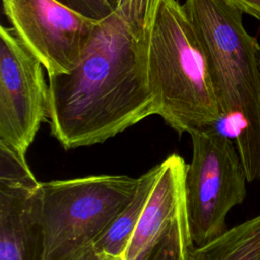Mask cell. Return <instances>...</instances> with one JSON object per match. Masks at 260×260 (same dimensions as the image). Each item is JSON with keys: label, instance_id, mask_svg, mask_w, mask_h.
Listing matches in <instances>:
<instances>
[{"label": "cell", "instance_id": "15", "mask_svg": "<svg viewBox=\"0 0 260 260\" xmlns=\"http://www.w3.org/2000/svg\"><path fill=\"white\" fill-rule=\"evenodd\" d=\"M67 260H122V258H115L111 255L100 252L93 247V245H91Z\"/></svg>", "mask_w": 260, "mask_h": 260}, {"label": "cell", "instance_id": "17", "mask_svg": "<svg viewBox=\"0 0 260 260\" xmlns=\"http://www.w3.org/2000/svg\"><path fill=\"white\" fill-rule=\"evenodd\" d=\"M258 61H259V67H260V45L258 47Z\"/></svg>", "mask_w": 260, "mask_h": 260}, {"label": "cell", "instance_id": "4", "mask_svg": "<svg viewBox=\"0 0 260 260\" xmlns=\"http://www.w3.org/2000/svg\"><path fill=\"white\" fill-rule=\"evenodd\" d=\"M138 178L98 175L40 183L44 260H67L91 246L135 194Z\"/></svg>", "mask_w": 260, "mask_h": 260}, {"label": "cell", "instance_id": "5", "mask_svg": "<svg viewBox=\"0 0 260 260\" xmlns=\"http://www.w3.org/2000/svg\"><path fill=\"white\" fill-rule=\"evenodd\" d=\"M185 174V201L196 247L225 231L228 213L247 194V175L232 139L216 127L195 130Z\"/></svg>", "mask_w": 260, "mask_h": 260}, {"label": "cell", "instance_id": "6", "mask_svg": "<svg viewBox=\"0 0 260 260\" xmlns=\"http://www.w3.org/2000/svg\"><path fill=\"white\" fill-rule=\"evenodd\" d=\"M41 61L10 26L0 29V146L24 157L48 120L49 84Z\"/></svg>", "mask_w": 260, "mask_h": 260}, {"label": "cell", "instance_id": "8", "mask_svg": "<svg viewBox=\"0 0 260 260\" xmlns=\"http://www.w3.org/2000/svg\"><path fill=\"white\" fill-rule=\"evenodd\" d=\"M40 183L24 157L0 146V260H44Z\"/></svg>", "mask_w": 260, "mask_h": 260}, {"label": "cell", "instance_id": "9", "mask_svg": "<svg viewBox=\"0 0 260 260\" xmlns=\"http://www.w3.org/2000/svg\"><path fill=\"white\" fill-rule=\"evenodd\" d=\"M161 171L132 234L123 260H147L185 200L187 164L179 154L161 161Z\"/></svg>", "mask_w": 260, "mask_h": 260}, {"label": "cell", "instance_id": "1", "mask_svg": "<svg viewBox=\"0 0 260 260\" xmlns=\"http://www.w3.org/2000/svg\"><path fill=\"white\" fill-rule=\"evenodd\" d=\"M148 32L112 14L77 66L49 77L48 120L64 148L103 143L157 114L146 68Z\"/></svg>", "mask_w": 260, "mask_h": 260}, {"label": "cell", "instance_id": "3", "mask_svg": "<svg viewBox=\"0 0 260 260\" xmlns=\"http://www.w3.org/2000/svg\"><path fill=\"white\" fill-rule=\"evenodd\" d=\"M147 76L157 114L178 133L216 127L221 114L183 4L161 0L149 28Z\"/></svg>", "mask_w": 260, "mask_h": 260}, {"label": "cell", "instance_id": "14", "mask_svg": "<svg viewBox=\"0 0 260 260\" xmlns=\"http://www.w3.org/2000/svg\"><path fill=\"white\" fill-rule=\"evenodd\" d=\"M80 14L93 19L103 21L109 18L113 12L106 0H57Z\"/></svg>", "mask_w": 260, "mask_h": 260}, {"label": "cell", "instance_id": "16", "mask_svg": "<svg viewBox=\"0 0 260 260\" xmlns=\"http://www.w3.org/2000/svg\"><path fill=\"white\" fill-rule=\"evenodd\" d=\"M243 13H247L260 20V0H228Z\"/></svg>", "mask_w": 260, "mask_h": 260}, {"label": "cell", "instance_id": "11", "mask_svg": "<svg viewBox=\"0 0 260 260\" xmlns=\"http://www.w3.org/2000/svg\"><path fill=\"white\" fill-rule=\"evenodd\" d=\"M193 260H260V214L195 246Z\"/></svg>", "mask_w": 260, "mask_h": 260}, {"label": "cell", "instance_id": "10", "mask_svg": "<svg viewBox=\"0 0 260 260\" xmlns=\"http://www.w3.org/2000/svg\"><path fill=\"white\" fill-rule=\"evenodd\" d=\"M161 168L160 162L138 178V185L132 199L93 244L98 251L115 258H123L132 234L159 177Z\"/></svg>", "mask_w": 260, "mask_h": 260}, {"label": "cell", "instance_id": "2", "mask_svg": "<svg viewBox=\"0 0 260 260\" xmlns=\"http://www.w3.org/2000/svg\"><path fill=\"white\" fill-rule=\"evenodd\" d=\"M218 101L216 127L234 139L248 182L260 177V67L257 39L228 0H185Z\"/></svg>", "mask_w": 260, "mask_h": 260}, {"label": "cell", "instance_id": "12", "mask_svg": "<svg viewBox=\"0 0 260 260\" xmlns=\"http://www.w3.org/2000/svg\"><path fill=\"white\" fill-rule=\"evenodd\" d=\"M194 248L184 200L147 260H193Z\"/></svg>", "mask_w": 260, "mask_h": 260}, {"label": "cell", "instance_id": "13", "mask_svg": "<svg viewBox=\"0 0 260 260\" xmlns=\"http://www.w3.org/2000/svg\"><path fill=\"white\" fill-rule=\"evenodd\" d=\"M113 14L137 34H147L161 0H106Z\"/></svg>", "mask_w": 260, "mask_h": 260}, {"label": "cell", "instance_id": "7", "mask_svg": "<svg viewBox=\"0 0 260 260\" xmlns=\"http://www.w3.org/2000/svg\"><path fill=\"white\" fill-rule=\"evenodd\" d=\"M11 27L41 61L49 77L77 66L99 21L57 0H2Z\"/></svg>", "mask_w": 260, "mask_h": 260}]
</instances>
